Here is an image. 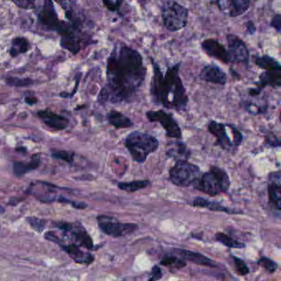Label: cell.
<instances>
[{
  "instance_id": "6da1fadb",
  "label": "cell",
  "mask_w": 281,
  "mask_h": 281,
  "mask_svg": "<svg viewBox=\"0 0 281 281\" xmlns=\"http://www.w3.org/2000/svg\"><path fill=\"white\" fill-rule=\"evenodd\" d=\"M106 85L97 97L99 103H130L145 81L147 68L137 49L119 42L106 61Z\"/></svg>"
},
{
  "instance_id": "7a4b0ae2",
  "label": "cell",
  "mask_w": 281,
  "mask_h": 281,
  "mask_svg": "<svg viewBox=\"0 0 281 281\" xmlns=\"http://www.w3.org/2000/svg\"><path fill=\"white\" fill-rule=\"evenodd\" d=\"M149 59L153 68L149 92L153 103L179 112L185 111L189 97L180 76L181 63L168 67L163 73L155 59Z\"/></svg>"
},
{
  "instance_id": "3957f363",
  "label": "cell",
  "mask_w": 281,
  "mask_h": 281,
  "mask_svg": "<svg viewBox=\"0 0 281 281\" xmlns=\"http://www.w3.org/2000/svg\"><path fill=\"white\" fill-rule=\"evenodd\" d=\"M231 186L230 176L224 168L211 166L210 170L203 173L193 184V187L210 196L226 193Z\"/></svg>"
},
{
  "instance_id": "277c9868",
  "label": "cell",
  "mask_w": 281,
  "mask_h": 281,
  "mask_svg": "<svg viewBox=\"0 0 281 281\" xmlns=\"http://www.w3.org/2000/svg\"><path fill=\"white\" fill-rule=\"evenodd\" d=\"M125 145L135 162L143 163L148 156L158 150L159 141L150 134L133 131L126 137Z\"/></svg>"
},
{
  "instance_id": "5b68a950",
  "label": "cell",
  "mask_w": 281,
  "mask_h": 281,
  "mask_svg": "<svg viewBox=\"0 0 281 281\" xmlns=\"http://www.w3.org/2000/svg\"><path fill=\"white\" fill-rule=\"evenodd\" d=\"M37 17L43 27H47L49 31L56 32L60 36L72 32L83 33L81 28H78L69 22L59 19L52 0H44L43 6L38 12Z\"/></svg>"
},
{
  "instance_id": "8992f818",
  "label": "cell",
  "mask_w": 281,
  "mask_h": 281,
  "mask_svg": "<svg viewBox=\"0 0 281 281\" xmlns=\"http://www.w3.org/2000/svg\"><path fill=\"white\" fill-rule=\"evenodd\" d=\"M189 10L174 0H168L161 9V18L166 29L178 32L184 29L188 23Z\"/></svg>"
},
{
  "instance_id": "52a82bcc",
  "label": "cell",
  "mask_w": 281,
  "mask_h": 281,
  "mask_svg": "<svg viewBox=\"0 0 281 281\" xmlns=\"http://www.w3.org/2000/svg\"><path fill=\"white\" fill-rule=\"evenodd\" d=\"M200 167L187 160L176 161L169 170V180L180 187H188L199 179L201 175Z\"/></svg>"
},
{
  "instance_id": "ba28073f",
  "label": "cell",
  "mask_w": 281,
  "mask_h": 281,
  "mask_svg": "<svg viewBox=\"0 0 281 281\" xmlns=\"http://www.w3.org/2000/svg\"><path fill=\"white\" fill-rule=\"evenodd\" d=\"M96 221L101 232L116 238L132 234L139 230L138 225L135 223H122L116 218L109 215H98Z\"/></svg>"
},
{
  "instance_id": "9c48e42d",
  "label": "cell",
  "mask_w": 281,
  "mask_h": 281,
  "mask_svg": "<svg viewBox=\"0 0 281 281\" xmlns=\"http://www.w3.org/2000/svg\"><path fill=\"white\" fill-rule=\"evenodd\" d=\"M53 225L62 230L64 234L69 237L72 242L79 247H84L86 249H94V240L89 233L87 232L85 228L82 225L81 223L55 222Z\"/></svg>"
},
{
  "instance_id": "30bf717a",
  "label": "cell",
  "mask_w": 281,
  "mask_h": 281,
  "mask_svg": "<svg viewBox=\"0 0 281 281\" xmlns=\"http://www.w3.org/2000/svg\"><path fill=\"white\" fill-rule=\"evenodd\" d=\"M146 117L150 122L160 124L168 138L174 140H182L183 138L182 129L173 117V114L168 113L164 110L148 111L146 112Z\"/></svg>"
},
{
  "instance_id": "8fae6325",
  "label": "cell",
  "mask_w": 281,
  "mask_h": 281,
  "mask_svg": "<svg viewBox=\"0 0 281 281\" xmlns=\"http://www.w3.org/2000/svg\"><path fill=\"white\" fill-rule=\"evenodd\" d=\"M226 39L230 64H243L245 66H248L250 53L244 42L239 37L231 33L226 36Z\"/></svg>"
},
{
  "instance_id": "7c38bea8",
  "label": "cell",
  "mask_w": 281,
  "mask_h": 281,
  "mask_svg": "<svg viewBox=\"0 0 281 281\" xmlns=\"http://www.w3.org/2000/svg\"><path fill=\"white\" fill-rule=\"evenodd\" d=\"M228 128L229 124L220 123L216 121H210L208 124V131L216 139L215 144L228 152L234 153L237 148L235 145L234 139L230 137Z\"/></svg>"
},
{
  "instance_id": "4fadbf2b",
  "label": "cell",
  "mask_w": 281,
  "mask_h": 281,
  "mask_svg": "<svg viewBox=\"0 0 281 281\" xmlns=\"http://www.w3.org/2000/svg\"><path fill=\"white\" fill-rule=\"evenodd\" d=\"M220 12L230 17H237L244 14L249 9L251 0H216Z\"/></svg>"
},
{
  "instance_id": "5bb4252c",
  "label": "cell",
  "mask_w": 281,
  "mask_h": 281,
  "mask_svg": "<svg viewBox=\"0 0 281 281\" xmlns=\"http://www.w3.org/2000/svg\"><path fill=\"white\" fill-rule=\"evenodd\" d=\"M201 49L208 56L217 59L225 64H230V55L228 49L217 40L213 38L205 39L200 44Z\"/></svg>"
},
{
  "instance_id": "9a60e30c",
  "label": "cell",
  "mask_w": 281,
  "mask_h": 281,
  "mask_svg": "<svg viewBox=\"0 0 281 281\" xmlns=\"http://www.w3.org/2000/svg\"><path fill=\"white\" fill-rule=\"evenodd\" d=\"M267 192L270 205L280 213L281 210V171L270 173L268 177Z\"/></svg>"
},
{
  "instance_id": "2e32d148",
  "label": "cell",
  "mask_w": 281,
  "mask_h": 281,
  "mask_svg": "<svg viewBox=\"0 0 281 281\" xmlns=\"http://www.w3.org/2000/svg\"><path fill=\"white\" fill-rule=\"evenodd\" d=\"M199 77L202 81L210 84H218L221 86L227 84V74L215 64H206L201 69Z\"/></svg>"
},
{
  "instance_id": "e0dca14e",
  "label": "cell",
  "mask_w": 281,
  "mask_h": 281,
  "mask_svg": "<svg viewBox=\"0 0 281 281\" xmlns=\"http://www.w3.org/2000/svg\"><path fill=\"white\" fill-rule=\"evenodd\" d=\"M171 252L182 257L186 262H190L199 266L212 267V268H216L218 267L215 261H213L200 252H193L183 248H173Z\"/></svg>"
},
{
  "instance_id": "ac0fdd59",
  "label": "cell",
  "mask_w": 281,
  "mask_h": 281,
  "mask_svg": "<svg viewBox=\"0 0 281 281\" xmlns=\"http://www.w3.org/2000/svg\"><path fill=\"white\" fill-rule=\"evenodd\" d=\"M62 250L66 252L69 255V257L71 258L74 262L79 263V264L90 265L94 262V256L89 252H84L80 248L79 245L75 243H69V244L59 245Z\"/></svg>"
},
{
  "instance_id": "d6986e66",
  "label": "cell",
  "mask_w": 281,
  "mask_h": 281,
  "mask_svg": "<svg viewBox=\"0 0 281 281\" xmlns=\"http://www.w3.org/2000/svg\"><path fill=\"white\" fill-rule=\"evenodd\" d=\"M37 115L49 128L55 131H62L69 126V121L66 117L52 112L49 110L38 111Z\"/></svg>"
},
{
  "instance_id": "ffe728a7",
  "label": "cell",
  "mask_w": 281,
  "mask_h": 281,
  "mask_svg": "<svg viewBox=\"0 0 281 281\" xmlns=\"http://www.w3.org/2000/svg\"><path fill=\"white\" fill-rule=\"evenodd\" d=\"M55 2H58L61 6L69 23L74 25V27L83 29L85 21L77 9L74 0H55Z\"/></svg>"
},
{
  "instance_id": "44dd1931",
  "label": "cell",
  "mask_w": 281,
  "mask_h": 281,
  "mask_svg": "<svg viewBox=\"0 0 281 281\" xmlns=\"http://www.w3.org/2000/svg\"><path fill=\"white\" fill-rule=\"evenodd\" d=\"M192 205L195 207L204 208V209H207V210H211V211L225 213L228 215H237V214L242 213V211H237L234 209L225 206L218 201H214V200H210L204 197L194 198Z\"/></svg>"
},
{
  "instance_id": "7402d4cb",
  "label": "cell",
  "mask_w": 281,
  "mask_h": 281,
  "mask_svg": "<svg viewBox=\"0 0 281 281\" xmlns=\"http://www.w3.org/2000/svg\"><path fill=\"white\" fill-rule=\"evenodd\" d=\"M256 84L257 88L262 91L267 86L281 88V70H265L260 74L259 81Z\"/></svg>"
},
{
  "instance_id": "603a6c76",
  "label": "cell",
  "mask_w": 281,
  "mask_h": 281,
  "mask_svg": "<svg viewBox=\"0 0 281 281\" xmlns=\"http://www.w3.org/2000/svg\"><path fill=\"white\" fill-rule=\"evenodd\" d=\"M106 118L110 125L113 126L114 128H116V130L131 128L134 126V122L131 121V118H129L128 116H126L125 114L121 113L116 110H111L107 114Z\"/></svg>"
},
{
  "instance_id": "cb8c5ba5",
  "label": "cell",
  "mask_w": 281,
  "mask_h": 281,
  "mask_svg": "<svg viewBox=\"0 0 281 281\" xmlns=\"http://www.w3.org/2000/svg\"><path fill=\"white\" fill-rule=\"evenodd\" d=\"M167 154L170 158H175L176 161L187 160L190 158V151L184 142L175 141L168 148Z\"/></svg>"
},
{
  "instance_id": "d4e9b609",
  "label": "cell",
  "mask_w": 281,
  "mask_h": 281,
  "mask_svg": "<svg viewBox=\"0 0 281 281\" xmlns=\"http://www.w3.org/2000/svg\"><path fill=\"white\" fill-rule=\"evenodd\" d=\"M41 164V160L37 156H34L32 160L27 162H14L12 164V171L15 176L17 177H23L25 174L36 170L39 168Z\"/></svg>"
},
{
  "instance_id": "484cf974",
  "label": "cell",
  "mask_w": 281,
  "mask_h": 281,
  "mask_svg": "<svg viewBox=\"0 0 281 281\" xmlns=\"http://www.w3.org/2000/svg\"><path fill=\"white\" fill-rule=\"evenodd\" d=\"M31 49V45L27 38L23 37H14L12 39L11 47L8 49L10 56L12 58L18 56L20 54H25L29 51Z\"/></svg>"
},
{
  "instance_id": "4316f807",
  "label": "cell",
  "mask_w": 281,
  "mask_h": 281,
  "mask_svg": "<svg viewBox=\"0 0 281 281\" xmlns=\"http://www.w3.org/2000/svg\"><path fill=\"white\" fill-rule=\"evenodd\" d=\"M254 62L258 68L264 70H281V63L268 54L254 57Z\"/></svg>"
},
{
  "instance_id": "83f0119b",
  "label": "cell",
  "mask_w": 281,
  "mask_h": 281,
  "mask_svg": "<svg viewBox=\"0 0 281 281\" xmlns=\"http://www.w3.org/2000/svg\"><path fill=\"white\" fill-rule=\"evenodd\" d=\"M160 264L163 267H168L169 269L177 271L187 266V262L182 257L171 252L161 259Z\"/></svg>"
},
{
  "instance_id": "f1b7e54d",
  "label": "cell",
  "mask_w": 281,
  "mask_h": 281,
  "mask_svg": "<svg viewBox=\"0 0 281 281\" xmlns=\"http://www.w3.org/2000/svg\"><path fill=\"white\" fill-rule=\"evenodd\" d=\"M215 238L217 242L229 248H234V249H244L246 244L244 242H240L238 240L235 239L232 236L226 234L225 233H216L215 234Z\"/></svg>"
},
{
  "instance_id": "f546056e",
  "label": "cell",
  "mask_w": 281,
  "mask_h": 281,
  "mask_svg": "<svg viewBox=\"0 0 281 281\" xmlns=\"http://www.w3.org/2000/svg\"><path fill=\"white\" fill-rule=\"evenodd\" d=\"M150 185V181L148 180H136L131 182H121L117 184L119 189L126 191V192L132 193L143 190L148 187Z\"/></svg>"
},
{
  "instance_id": "4dcf8cb0",
  "label": "cell",
  "mask_w": 281,
  "mask_h": 281,
  "mask_svg": "<svg viewBox=\"0 0 281 281\" xmlns=\"http://www.w3.org/2000/svg\"><path fill=\"white\" fill-rule=\"evenodd\" d=\"M5 83L11 87H28L34 84V81L29 78H17V77H7L5 79Z\"/></svg>"
},
{
  "instance_id": "1f68e13d",
  "label": "cell",
  "mask_w": 281,
  "mask_h": 281,
  "mask_svg": "<svg viewBox=\"0 0 281 281\" xmlns=\"http://www.w3.org/2000/svg\"><path fill=\"white\" fill-rule=\"evenodd\" d=\"M257 264L260 267H263L270 274H273L277 272L278 270V264L273 260L270 259L268 257H262L257 261Z\"/></svg>"
},
{
  "instance_id": "d6a6232c",
  "label": "cell",
  "mask_w": 281,
  "mask_h": 281,
  "mask_svg": "<svg viewBox=\"0 0 281 281\" xmlns=\"http://www.w3.org/2000/svg\"><path fill=\"white\" fill-rule=\"evenodd\" d=\"M231 257L234 260V263L235 267H236L237 274L241 277H246L247 275L249 274V267H247V265L246 264V262L243 260L241 259L239 257H235L234 255H232Z\"/></svg>"
},
{
  "instance_id": "836d02e7",
  "label": "cell",
  "mask_w": 281,
  "mask_h": 281,
  "mask_svg": "<svg viewBox=\"0 0 281 281\" xmlns=\"http://www.w3.org/2000/svg\"><path fill=\"white\" fill-rule=\"evenodd\" d=\"M26 220H27V223L29 224L30 226L33 230H36L37 233L43 232V230L46 229V226H47V220H42V219H39V218L27 217Z\"/></svg>"
},
{
  "instance_id": "e575fe53",
  "label": "cell",
  "mask_w": 281,
  "mask_h": 281,
  "mask_svg": "<svg viewBox=\"0 0 281 281\" xmlns=\"http://www.w3.org/2000/svg\"><path fill=\"white\" fill-rule=\"evenodd\" d=\"M51 155L55 159L64 161L68 163H72L74 161V153H70L69 151L54 150L52 152Z\"/></svg>"
},
{
  "instance_id": "d590c367",
  "label": "cell",
  "mask_w": 281,
  "mask_h": 281,
  "mask_svg": "<svg viewBox=\"0 0 281 281\" xmlns=\"http://www.w3.org/2000/svg\"><path fill=\"white\" fill-rule=\"evenodd\" d=\"M125 0H102L104 6L111 12H118Z\"/></svg>"
},
{
  "instance_id": "8d00e7d4",
  "label": "cell",
  "mask_w": 281,
  "mask_h": 281,
  "mask_svg": "<svg viewBox=\"0 0 281 281\" xmlns=\"http://www.w3.org/2000/svg\"><path fill=\"white\" fill-rule=\"evenodd\" d=\"M17 7L22 9H33L36 7V1L37 0H11Z\"/></svg>"
},
{
  "instance_id": "74e56055",
  "label": "cell",
  "mask_w": 281,
  "mask_h": 281,
  "mask_svg": "<svg viewBox=\"0 0 281 281\" xmlns=\"http://www.w3.org/2000/svg\"><path fill=\"white\" fill-rule=\"evenodd\" d=\"M163 275L160 267L155 265L153 266V268L151 270L150 276L148 277V281H156L163 278Z\"/></svg>"
},
{
  "instance_id": "f35d334b",
  "label": "cell",
  "mask_w": 281,
  "mask_h": 281,
  "mask_svg": "<svg viewBox=\"0 0 281 281\" xmlns=\"http://www.w3.org/2000/svg\"><path fill=\"white\" fill-rule=\"evenodd\" d=\"M45 238H46V239L49 240L50 242L56 243V244L59 245V246L63 243V240H62L61 238L57 235L56 233L52 232V231L46 233V234H45Z\"/></svg>"
},
{
  "instance_id": "ab89813d",
  "label": "cell",
  "mask_w": 281,
  "mask_h": 281,
  "mask_svg": "<svg viewBox=\"0 0 281 281\" xmlns=\"http://www.w3.org/2000/svg\"><path fill=\"white\" fill-rule=\"evenodd\" d=\"M271 27L277 31V33L281 32V15L280 13L275 14L271 21Z\"/></svg>"
},
{
  "instance_id": "60d3db41",
  "label": "cell",
  "mask_w": 281,
  "mask_h": 281,
  "mask_svg": "<svg viewBox=\"0 0 281 281\" xmlns=\"http://www.w3.org/2000/svg\"><path fill=\"white\" fill-rule=\"evenodd\" d=\"M266 142L268 143V145L275 147V148H279L281 146V140H280L279 138H277L276 135L274 136L272 134H270V135H267L266 136Z\"/></svg>"
},
{
  "instance_id": "b9f144b4",
  "label": "cell",
  "mask_w": 281,
  "mask_h": 281,
  "mask_svg": "<svg viewBox=\"0 0 281 281\" xmlns=\"http://www.w3.org/2000/svg\"><path fill=\"white\" fill-rule=\"evenodd\" d=\"M245 28L247 30V33H249V35L254 34L256 31H257V28H256V26H255L254 22L252 21H247L244 24Z\"/></svg>"
},
{
  "instance_id": "7bdbcfd3",
  "label": "cell",
  "mask_w": 281,
  "mask_h": 281,
  "mask_svg": "<svg viewBox=\"0 0 281 281\" xmlns=\"http://www.w3.org/2000/svg\"><path fill=\"white\" fill-rule=\"evenodd\" d=\"M37 101H38V100H37V97L34 96H27L25 97V102L28 104L29 106H32V105L37 104Z\"/></svg>"
}]
</instances>
